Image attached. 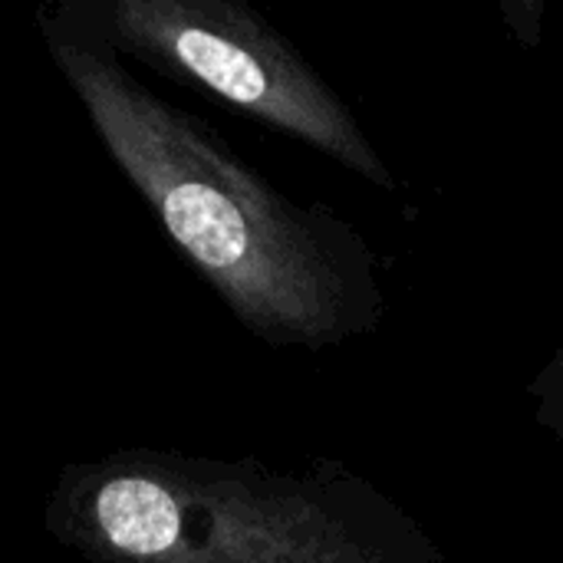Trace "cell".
<instances>
[{"label": "cell", "mask_w": 563, "mask_h": 563, "mask_svg": "<svg viewBox=\"0 0 563 563\" xmlns=\"http://www.w3.org/2000/svg\"><path fill=\"white\" fill-rule=\"evenodd\" d=\"M49 531L89 563H373L327 501L287 478L172 452L69 468Z\"/></svg>", "instance_id": "cell-2"}, {"label": "cell", "mask_w": 563, "mask_h": 563, "mask_svg": "<svg viewBox=\"0 0 563 563\" xmlns=\"http://www.w3.org/2000/svg\"><path fill=\"white\" fill-rule=\"evenodd\" d=\"M49 53L112 162L244 327L280 346H323L346 330L350 284L313 214L132 79L109 46L49 33Z\"/></svg>", "instance_id": "cell-1"}, {"label": "cell", "mask_w": 563, "mask_h": 563, "mask_svg": "<svg viewBox=\"0 0 563 563\" xmlns=\"http://www.w3.org/2000/svg\"><path fill=\"white\" fill-rule=\"evenodd\" d=\"M109 49L191 82L356 175L389 185L383 158L346 106L257 13L231 0H112L102 7Z\"/></svg>", "instance_id": "cell-3"}]
</instances>
